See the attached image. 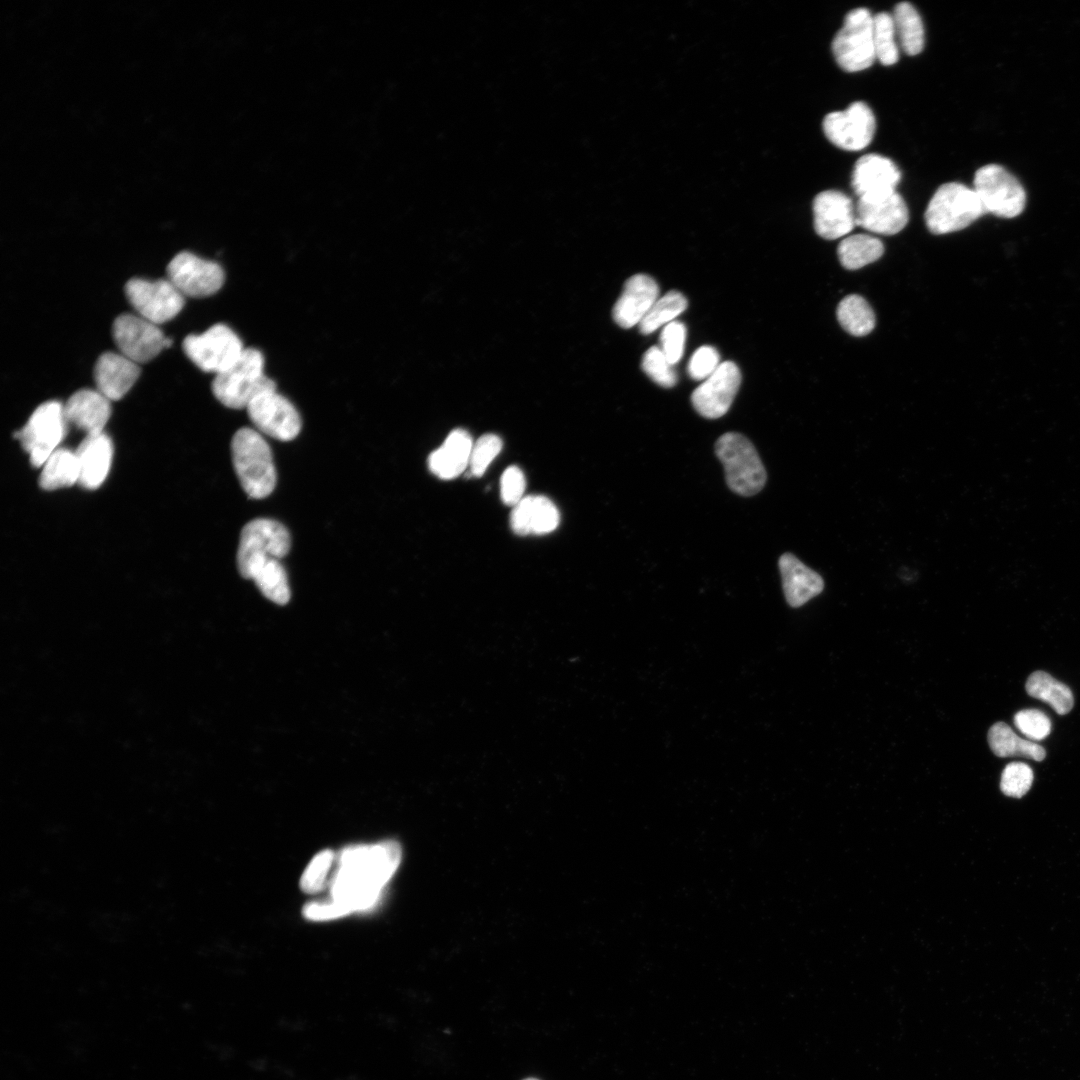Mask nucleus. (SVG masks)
Returning a JSON list of instances; mask_svg holds the SVG:
<instances>
[{"instance_id": "nucleus-1", "label": "nucleus", "mask_w": 1080, "mask_h": 1080, "mask_svg": "<svg viewBox=\"0 0 1080 1080\" xmlns=\"http://www.w3.org/2000/svg\"><path fill=\"white\" fill-rule=\"evenodd\" d=\"M401 856V847L393 840L343 849L330 883L331 899L350 913L370 908L398 869Z\"/></svg>"}, {"instance_id": "nucleus-11", "label": "nucleus", "mask_w": 1080, "mask_h": 1080, "mask_svg": "<svg viewBox=\"0 0 1080 1080\" xmlns=\"http://www.w3.org/2000/svg\"><path fill=\"white\" fill-rule=\"evenodd\" d=\"M125 294L137 315L156 325L173 319L184 306V296L168 279H130Z\"/></svg>"}, {"instance_id": "nucleus-16", "label": "nucleus", "mask_w": 1080, "mask_h": 1080, "mask_svg": "<svg viewBox=\"0 0 1080 1080\" xmlns=\"http://www.w3.org/2000/svg\"><path fill=\"white\" fill-rule=\"evenodd\" d=\"M741 383V372L732 361L718 368L692 393L694 409L703 417L716 419L727 413Z\"/></svg>"}, {"instance_id": "nucleus-5", "label": "nucleus", "mask_w": 1080, "mask_h": 1080, "mask_svg": "<svg viewBox=\"0 0 1080 1080\" xmlns=\"http://www.w3.org/2000/svg\"><path fill=\"white\" fill-rule=\"evenodd\" d=\"M715 453L722 462L729 488L742 496L757 494L767 475L760 457L748 438L728 432L718 438Z\"/></svg>"}, {"instance_id": "nucleus-42", "label": "nucleus", "mask_w": 1080, "mask_h": 1080, "mask_svg": "<svg viewBox=\"0 0 1080 1080\" xmlns=\"http://www.w3.org/2000/svg\"><path fill=\"white\" fill-rule=\"evenodd\" d=\"M720 365L718 351L709 345L699 347L691 356L687 372L694 380L707 379Z\"/></svg>"}, {"instance_id": "nucleus-32", "label": "nucleus", "mask_w": 1080, "mask_h": 1080, "mask_svg": "<svg viewBox=\"0 0 1080 1080\" xmlns=\"http://www.w3.org/2000/svg\"><path fill=\"white\" fill-rule=\"evenodd\" d=\"M884 253L882 241L868 234H855L844 238L838 245L837 254L841 265L857 270L881 258Z\"/></svg>"}, {"instance_id": "nucleus-41", "label": "nucleus", "mask_w": 1080, "mask_h": 1080, "mask_svg": "<svg viewBox=\"0 0 1080 1080\" xmlns=\"http://www.w3.org/2000/svg\"><path fill=\"white\" fill-rule=\"evenodd\" d=\"M685 341L686 327L682 322L674 320L663 327L659 347L672 365L682 358Z\"/></svg>"}, {"instance_id": "nucleus-33", "label": "nucleus", "mask_w": 1080, "mask_h": 1080, "mask_svg": "<svg viewBox=\"0 0 1080 1080\" xmlns=\"http://www.w3.org/2000/svg\"><path fill=\"white\" fill-rule=\"evenodd\" d=\"M836 315L842 328L857 337L869 334L875 327V314L862 296L851 294L838 304Z\"/></svg>"}, {"instance_id": "nucleus-9", "label": "nucleus", "mask_w": 1080, "mask_h": 1080, "mask_svg": "<svg viewBox=\"0 0 1080 1080\" xmlns=\"http://www.w3.org/2000/svg\"><path fill=\"white\" fill-rule=\"evenodd\" d=\"M183 350L199 369L217 375L229 368L245 348L229 326L218 323L201 334L188 335Z\"/></svg>"}, {"instance_id": "nucleus-43", "label": "nucleus", "mask_w": 1080, "mask_h": 1080, "mask_svg": "<svg viewBox=\"0 0 1080 1080\" xmlns=\"http://www.w3.org/2000/svg\"><path fill=\"white\" fill-rule=\"evenodd\" d=\"M525 487V476L519 467L510 466L503 472L500 495L505 504L515 506L523 498Z\"/></svg>"}, {"instance_id": "nucleus-26", "label": "nucleus", "mask_w": 1080, "mask_h": 1080, "mask_svg": "<svg viewBox=\"0 0 1080 1080\" xmlns=\"http://www.w3.org/2000/svg\"><path fill=\"white\" fill-rule=\"evenodd\" d=\"M473 441L464 429L453 430L428 457L430 471L441 479H453L469 466Z\"/></svg>"}, {"instance_id": "nucleus-27", "label": "nucleus", "mask_w": 1080, "mask_h": 1080, "mask_svg": "<svg viewBox=\"0 0 1080 1080\" xmlns=\"http://www.w3.org/2000/svg\"><path fill=\"white\" fill-rule=\"evenodd\" d=\"M80 469L75 451L59 447L42 466L39 485L44 490L69 487L79 482Z\"/></svg>"}, {"instance_id": "nucleus-3", "label": "nucleus", "mask_w": 1080, "mask_h": 1080, "mask_svg": "<svg viewBox=\"0 0 1080 1080\" xmlns=\"http://www.w3.org/2000/svg\"><path fill=\"white\" fill-rule=\"evenodd\" d=\"M211 388L224 406L243 409L259 395L276 390V384L264 373L262 353L255 348H245L229 368L215 375Z\"/></svg>"}, {"instance_id": "nucleus-30", "label": "nucleus", "mask_w": 1080, "mask_h": 1080, "mask_svg": "<svg viewBox=\"0 0 1080 1080\" xmlns=\"http://www.w3.org/2000/svg\"><path fill=\"white\" fill-rule=\"evenodd\" d=\"M1026 692L1050 705L1059 715L1070 712L1074 698L1070 688L1044 671H1035L1027 679Z\"/></svg>"}, {"instance_id": "nucleus-31", "label": "nucleus", "mask_w": 1080, "mask_h": 1080, "mask_svg": "<svg viewBox=\"0 0 1080 1080\" xmlns=\"http://www.w3.org/2000/svg\"><path fill=\"white\" fill-rule=\"evenodd\" d=\"M896 36L903 51L908 55H917L925 43L924 26L916 8L907 1L899 2L892 14Z\"/></svg>"}, {"instance_id": "nucleus-36", "label": "nucleus", "mask_w": 1080, "mask_h": 1080, "mask_svg": "<svg viewBox=\"0 0 1080 1080\" xmlns=\"http://www.w3.org/2000/svg\"><path fill=\"white\" fill-rule=\"evenodd\" d=\"M642 370L656 384L671 388L677 383V374L659 346L650 347L643 355L641 362Z\"/></svg>"}, {"instance_id": "nucleus-19", "label": "nucleus", "mask_w": 1080, "mask_h": 1080, "mask_svg": "<svg viewBox=\"0 0 1080 1080\" xmlns=\"http://www.w3.org/2000/svg\"><path fill=\"white\" fill-rule=\"evenodd\" d=\"M900 179L901 172L891 159L870 153L856 161L851 186L858 198L877 196L896 191Z\"/></svg>"}, {"instance_id": "nucleus-29", "label": "nucleus", "mask_w": 1080, "mask_h": 1080, "mask_svg": "<svg viewBox=\"0 0 1080 1080\" xmlns=\"http://www.w3.org/2000/svg\"><path fill=\"white\" fill-rule=\"evenodd\" d=\"M262 594L270 601L284 605L290 599V588L286 571L277 558H268L257 563L248 573Z\"/></svg>"}, {"instance_id": "nucleus-44", "label": "nucleus", "mask_w": 1080, "mask_h": 1080, "mask_svg": "<svg viewBox=\"0 0 1080 1080\" xmlns=\"http://www.w3.org/2000/svg\"><path fill=\"white\" fill-rule=\"evenodd\" d=\"M349 913L347 908L332 899L311 902L303 909L304 916L314 921L337 919Z\"/></svg>"}, {"instance_id": "nucleus-7", "label": "nucleus", "mask_w": 1080, "mask_h": 1080, "mask_svg": "<svg viewBox=\"0 0 1080 1080\" xmlns=\"http://www.w3.org/2000/svg\"><path fill=\"white\" fill-rule=\"evenodd\" d=\"M67 425L64 404L47 401L39 405L25 426L15 433L34 467H42L59 448L66 435Z\"/></svg>"}, {"instance_id": "nucleus-17", "label": "nucleus", "mask_w": 1080, "mask_h": 1080, "mask_svg": "<svg viewBox=\"0 0 1080 1080\" xmlns=\"http://www.w3.org/2000/svg\"><path fill=\"white\" fill-rule=\"evenodd\" d=\"M855 215L856 225L881 235L899 233L909 220L906 202L896 191L858 198Z\"/></svg>"}, {"instance_id": "nucleus-35", "label": "nucleus", "mask_w": 1080, "mask_h": 1080, "mask_svg": "<svg viewBox=\"0 0 1080 1080\" xmlns=\"http://www.w3.org/2000/svg\"><path fill=\"white\" fill-rule=\"evenodd\" d=\"M873 43L876 59L883 65H893L899 59L893 16L887 12L873 15Z\"/></svg>"}, {"instance_id": "nucleus-8", "label": "nucleus", "mask_w": 1080, "mask_h": 1080, "mask_svg": "<svg viewBox=\"0 0 1080 1080\" xmlns=\"http://www.w3.org/2000/svg\"><path fill=\"white\" fill-rule=\"evenodd\" d=\"M973 190L985 213L1013 218L1024 210L1026 203L1024 188L1009 171L998 164H987L976 171Z\"/></svg>"}, {"instance_id": "nucleus-2", "label": "nucleus", "mask_w": 1080, "mask_h": 1080, "mask_svg": "<svg viewBox=\"0 0 1080 1080\" xmlns=\"http://www.w3.org/2000/svg\"><path fill=\"white\" fill-rule=\"evenodd\" d=\"M233 467L245 493L253 499L269 496L277 481L269 444L252 428H241L231 442Z\"/></svg>"}, {"instance_id": "nucleus-18", "label": "nucleus", "mask_w": 1080, "mask_h": 1080, "mask_svg": "<svg viewBox=\"0 0 1080 1080\" xmlns=\"http://www.w3.org/2000/svg\"><path fill=\"white\" fill-rule=\"evenodd\" d=\"M812 209L815 232L824 239L843 237L856 225L852 200L839 190H825L817 194Z\"/></svg>"}, {"instance_id": "nucleus-39", "label": "nucleus", "mask_w": 1080, "mask_h": 1080, "mask_svg": "<svg viewBox=\"0 0 1080 1080\" xmlns=\"http://www.w3.org/2000/svg\"><path fill=\"white\" fill-rule=\"evenodd\" d=\"M502 449V440L495 434H484L473 443L470 455V472L475 477L482 476L490 463Z\"/></svg>"}, {"instance_id": "nucleus-15", "label": "nucleus", "mask_w": 1080, "mask_h": 1080, "mask_svg": "<svg viewBox=\"0 0 1080 1080\" xmlns=\"http://www.w3.org/2000/svg\"><path fill=\"white\" fill-rule=\"evenodd\" d=\"M246 409L257 431L277 440L290 441L301 430L297 409L276 390L259 395Z\"/></svg>"}, {"instance_id": "nucleus-21", "label": "nucleus", "mask_w": 1080, "mask_h": 1080, "mask_svg": "<svg viewBox=\"0 0 1080 1080\" xmlns=\"http://www.w3.org/2000/svg\"><path fill=\"white\" fill-rule=\"evenodd\" d=\"M139 375V364L120 352L109 351L101 354L94 368L96 389L110 401L121 399L132 388Z\"/></svg>"}, {"instance_id": "nucleus-38", "label": "nucleus", "mask_w": 1080, "mask_h": 1080, "mask_svg": "<svg viewBox=\"0 0 1080 1080\" xmlns=\"http://www.w3.org/2000/svg\"><path fill=\"white\" fill-rule=\"evenodd\" d=\"M1032 782L1033 771L1029 765L1011 762L1002 772L1000 788L1005 795L1020 798L1030 789Z\"/></svg>"}, {"instance_id": "nucleus-45", "label": "nucleus", "mask_w": 1080, "mask_h": 1080, "mask_svg": "<svg viewBox=\"0 0 1080 1080\" xmlns=\"http://www.w3.org/2000/svg\"><path fill=\"white\" fill-rule=\"evenodd\" d=\"M523 1080H539V1079H536V1078H526V1079H523Z\"/></svg>"}, {"instance_id": "nucleus-40", "label": "nucleus", "mask_w": 1080, "mask_h": 1080, "mask_svg": "<svg viewBox=\"0 0 1080 1080\" xmlns=\"http://www.w3.org/2000/svg\"><path fill=\"white\" fill-rule=\"evenodd\" d=\"M1016 728L1030 741H1039L1046 738L1051 731V721L1048 716L1037 709H1024L1014 716Z\"/></svg>"}, {"instance_id": "nucleus-20", "label": "nucleus", "mask_w": 1080, "mask_h": 1080, "mask_svg": "<svg viewBox=\"0 0 1080 1080\" xmlns=\"http://www.w3.org/2000/svg\"><path fill=\"white\" fill-rule=\"evenodd\" d=\"M658 298L659 286L652 277L633 275L625 282L613 307V319L620 327L631 328L641 322Z\"/></svg>"}, {"instance_id": "nucleus-37", "label": "nucleus", "mask_w": 1080, "mask_h": 1080, "mask_svg": "<svg viewBox=\"0 0 1080 1080\" xmlns=\"http://www.w3.org/2000/svg\"><path fill=\"white\" fill-rule=\"evenodd\" d=\"M334 859L335 854L329 849H325L316 854L305 868L300 878L301 889L309 894L317 893L322 890Z\"/></svg>"}, {"instance_id": "nucleus-4", "label": "nucleus", "mask_w": 1080, "mask_h": 1080, "mask_svg": "<svg viewBox=\"0 0 1080 1080\" xmlns=\"http://www.w3.org/2000/svg\"><path fill=\"white\" fill-rule=\"evenodd\" d=\"M985 214L975 191L959 182L939 186L924 213L932 234L942 235L968 227Z\"/></svg>"}, {"instance_id": "nucleus-23", "label": "nucleus", "mask_w": 1080, "mask_h": 1080, "mask_svg": "<svg viewBox=\"0 0 1080 1080\" xmlns=\"http://www.w3.org/2000/svg\"><path fill=\"white\" fill-rule=\"evenodd\" d=\"M80 469L79 484L96 489L105 481L113 458V444L103 433L87 435L75 450Z\"/></svg>"}, {"instance_id": "nucleus-13", "label": "nucleus", "mask_w": 1080, "mask_h": 1080, "mask_svg": "<svg viewBox=\"0 0 1080 1080\" xmlns=\"http://www.w3.org/2000/svg\"><path fill=\"white\" fill-rule=\"evenodd\" d=\"M823 131L835 146L846 151H859L872 141L876 120L871 108L862 101L851 103L843 111H834L823 119Z\"/></svg>"}, {"instance_id": "nucleus-22", "label": "nucleus", "mask_w": 1080, "mask_h": 1080, "mask_svg": "<svg viewBox=\"0 0 1080 1080\" xmlns=\"http://www.w3.org/2000/svg\"><path fill=\"white\" fill-rule=\"evenodd\" d=\"M64 414L67 423L84 431L86 436L97 435L104 432L110 418V400L97 389H81L64 404Z\"/></svg>"}, {"instance_id": "nucleus-14", "label": "nucleus", "mask_w": 1080, "mask_h": 1080, "mask_svg": "<svg viewBox=\"0 0 1080 1080\" xmlns=\"http://www.w3.org/2000/svg\"><path fill=\"white\" fill-rule=\"evenodd\" d=\"M167 276L184 297L194 298L213 295L225 279L218 263L186 251L178 253L169 262Z\"/></svg>"}, {"instance_id": "nucleus-28", "label": "nucleus", "mask_w": 1080, "mask_h": 1080, "mask_svg": "<svg viewBox=\"0 0 1080 1080\" xmlns=\"http://www.w3.org/2000/svg\"><path fill=\"white\" fill-rule=\"evenodd\" d=\"M988 742L992 752L998 757L1020 756L1041 761L1046 756V751L1041 745L1020 738L1004 722H997L991 726Z\"/></svg>"}, {"instance_id": "nucleus-10", "label": "nucleus", "mask_w": 1080, "mask_h": 1080, "mask_svg": "<svg viewBox=\"0 0 1080 1080\" xmlns=\"http://www.w3.org/2000/svg\"><path fill=\"white\" fill-rule=\"evenodd\" d=\"M291 539L286 527L280 522L257 518L248 522L240 533L237 551L239 573L246 578L249 571L268 558L280 559L290 550Z\"/></svg>"}, {"instance_id": "nucleus-12", "label": "nucleus", "mask_w": 1080, "mask_h": 1080, "mask_svg": "<svg viewBox=\"0 0 1080 1080\" xmlns=\"http://www.w3.org/2000/svg\"><path fill=\"white\" fill-rule=\"evenodd\" d=\"M112 333L119 352L137 364L151 361L172 344L158 325L134 314L118 316Z\"/></svg>"}, {"instance_id": "nucleus-34", "label": "nucleus", "mask_w": 1080, "mask_h": 1080, "mask_svg": "<svg viewBox=\"0 0 1080 1080\" xmlns=\"http://www.w3.org/2000/svg\"><path fill=\"white\" fill-rule=\"evenodd\" d=\"M687 305V299L682 293L675 290L667 292L657 299L638 324L640 333L651 334L659 327L674 321L686 310Z\"/></svg>"}, {"instance_id": "nucleus-24", "label": "nucleus", "mask_w": 1080, "mask_h": 1080, "mask_svg": "<svg viewBox=\"0 0 1080 1080\" xmlns=\"http://www.w3.org/2000/svg\"><path fill=\"white\" fill-rule=\"evenodd\" d=\"M778 565L784 595L791 607H800L822 592V577L793 554L784 553L779 558Z\"/></svg>"}, {"instance_id": "nucleus-6", "label": "nucleus", "mask_w": 1080, "mask_h": 1080, "mask_svg": "<svg viewBox=\"0 0 1080 1080\" xmlns=\"http://www.w3.org/2000/svg\"><path fill=\"white\" fill-rule=\"evenodd\" d=\"M834 58L844 71L858 72L875 61L873 15L864 7L850 10L832 41Z\"/></svg>"}, {"instance_id": "nucleus-25", "label": "nucleus", "mask_w": 1080, "mask_h": 1080, "mask_svg": "<svg viewBox=\"0 0 1080 1080\" xmlns=\"http://www.w3.org/2000/svg\"><path fill=\"white\" fill-rule=\"evenodd\" d=\"M559 520V511L549 498L530 495L513 506L510 523L518 535L546 534L556 529Z\"/></svg>"}]
</instances>
